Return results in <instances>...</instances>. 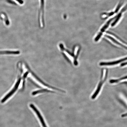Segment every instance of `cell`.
Listing matches in <instances>:
<instances>
[{
    "label": "cell",
    "mask_w": 127,
    "mask_h": 127,
    "mask_svg": "<svg viewBox=\"0 0 127 127\" xmlns=\"http://www.w3.org/2000/svg\"><path fill=\"white\" fill-rule=\"evenodd\" d=\"M19 51H4L0 52V54H19Z\"/></svg>",
    "instance_id": "obj_13"
},
{
    "label": "cell",
    "mask_w": 127,
    "mask_h": 127,
    "mask_svg": "<svg viewBox=\"0 0 127 127\" xmlns=\"http://www.w3.org/2000/svg\"><path fill=\"white\" fill-rule=\"evenodd\" d=\"M41 8L40 11L39 16V24L42 27L44 25V0H40Z\"/></svg>",
    "instance_id": "obj_4"
},
{
    "label": "cell",
    "mask_w": 127,
    "mask_h": 127,
    "mask_svg": "<svg viewBox=\"0 0 127 127\" xmlns=\"http://www.w3.org/2000/svg\"><path fill=\"white\" fill-rule=\"evenodd\" d=\"M30 106L36 112V115H37L38 117L43 126V127H47L45 123H44L43 118V117L42 116H41L40 113L38 110L35 107L34 105L31 104L30 105Z\"/></svg>",
    "instance_id": "obj_8"
},
{
    "label": "cell",
    "mask_w": 127,
    "mask_h": 127,
    "mask_svg": "<svg viewBox=\"0 0 127 127\" xmlns=\"http://www.w3.org/2000/svg\"><path fill=\"white\" fill-rule=\"evenodd\" d=\"M108 70L107 69H103L101 72V80L99 84H98L97 88L95 91V93L92 96V99H94L96 98L99 94L100 91H101V88L103 84L107 79L108 75Z\"/></svg>",
    "instance_id": "obj_1"
},
{
    "label": "cell",
    "mask_w": 127,
    "mask_h": 127,
    "mask_svg": "<svg viewBox=\"0 0 127 127\" xmlns=\"http://www.w3.org/2000/svg\"><path fill=\"white\" fill-rule=\"evenodd\" d=\"M45 92H51V93H54V92L52 91L51 90H49L47 89H43L41 90H37V91L33 92L32 93V95H34L37 94L45 93Z\"/></svg>",
    "instance_id": "obj_12"
},
{
    "label": "cell",
    "mask_w": 127,
    "mask_h": 127,
    "mask_svg": "<svg viewBox=\"0 0 127 127\" xmlns=\"http://www.w3.org/2000/svg\"><path fill=\"white\" fill-rule=\"evenodd\" d=\"M127 60V57L122 59H121L117 60L113 62H101L99 65L100 66H112L117 65L122 62Z\"/></svg>",
    "instance_id": "obj_6"
},
{
    "label": "cell",
    "mask_w": 127,
    "mask_h": 127,
    "mask_svg": "<svg viewBox=\"0 0 127 127\" xmlns=\"http://www.w3.org/2000/svg\"><path fill=\"white\" fill-rule=\"evenodd\" d=\"M115 17H113L110 19L104 25L102 28H101L100 31L99 32L98 34L97 35L96 37H95V40L96 42H97L100 38L101 36H102L103 33L107 30V29L109 26L110 23L112 22L113 20H114L116 18Z\"/></svg>",
    "instance_id": "obj_3"
},
{
    "label": "cell",
    "mask_w": 127,
    "mask_h": 127,
    "mask_svg": "<svg viewBox=\"0 0 127 127\" xmlns=\"http://www.w3.org/2000/svg\"><path fill=\"white\" fill-rule=\"evenodd\" d=\"M127 79V76H125V77H122L120 79H112V80H110L109 82H110V83L112 84L117 83V82H120V81H121Z\"/></svg>",
    "instance_id": "obj_11"
},
{
    "label": "cell",
    "mask_w": 127,
    "mask_h": 127,
    "mask_svg": "<svg viewBox=\"0 0 127 127\" xmlns=\"http://www.w3.org/2000/svg\"><path fill=\"white\" fill-rule=\"evenodd\" d=\"M59 45L60 50L63 52V55L66 57V58L71 63H73L75 65H77L78 63L77 61L75 59L73 53H71L67 49H66L62 44H60Z\"/></svg>",
    "instance_id": "obj_2"
},
{
    "label": "cell",
    "mask_w": 127,
    "mask_h": 127,
    "mask_svg": "<svg viewBox=\"0 0 127 127\" xmlns=\"http://www.w3.org/2000/svg\"><path fill=\"white\" fill-rule=\"evenodd\" d=\"M127 4L122 9L120 12L118 14V15L116 16L115 20H114V22L111 25L112 27H114L116 24L117 23L119 22V20H120V18H121L122 14L127 10Z\"/></svg>",
    "instance_id": "obj_9"
},
{
    "label": "cell",
    "mask_w": 127,
    "mask_h": 127,
    "mask_svg": "<svg viewBox=\"0 0 127 127\" xmlns=\"http://www.w3.org/2000/svg\"><path fill=\"white\" fill-rule=\"evenodd\" d=\"M105 36L106 37H107L108 38L111 40L112 41V42H113L114 43L117 44H118V45L121 46L123 47L124 48L127 50V46L124 44H125V42H120L118 41L116 39H114V38L112 37V36H110L106 35Z\"/></svg>",
    "instance_id": "obj_10"
},
{
    "label": "cell",
    "mask_w": 127,
    "mask_h": 127,
    "mask_svg": "<svg viewBox=\"0 0 127 127\" xmlns=\"http://www.w3.org/2000/svg\"><path fill=\"white\" fill-rule=\"evenodd\" d=\"M123 4V2H120V3L118 4V5L117 6L114 12L107 13H103L102 15L103 18L104 19H107L108 17L113 15L114 14L117 13L118 12Z\"/></svg>",
    "instance_id": "obj_7"
},
{
    "label": "cell",
    "mask_w": 127,
    "mask_h": 127,
    "mask_svg": "<svg viewBox=\"0 0 127 127\" xmlns=\"http://www.w3.org/2000/svg\"><path fill=\"white\" fill-rule=\"evenodd\" d=\"M127 65V62H125V63H124L121 64V66H123L125 65Z\"/></svg>",
    "instance_id": "obj_14"
},
{
    "label": "cell",
    "mask_w": 127,
    "mask_h": 127,
    "mask_svg": "<svg viewBox=\"0 0 127 127\" xmlns=\"http://www.w3.org/2000/svg\"><path fill=\"white\" fill-rule=\"evenodd\" d=\"M121 116L123 117H127V113L123 114Z\"/></svg>",
    "instance_id": "obj_15"
},
{
    "label": "cell",
    "mask_w": 127,
    "mask_h": 127,
    "mask_svg": "<svg viewBox=\"0 0 127 127\" xmlns=\"http://www.w3.org/2000/svg\"><path fill=\"white\" fill-rule=\"evenodd\" d=\"M21 78H20L18 79V81H17V83H16L15 87L11 91L10 93H9L1 101V102L2 103H4L5 101L6 100L8 99V98L10 97L11 96H12L13 94L15 93V91H16L17 89H18V87L21 81Z\"/></svg>",
    "instance_id": "obj_5"
}]
</instances>
